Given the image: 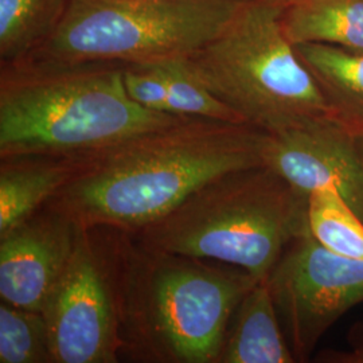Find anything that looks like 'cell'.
I'll list each match as a JSON object with an SVG mask.
<instances>
[{
  "instance_id": "10",
  "label": "cell",
  "mask_w": 363,
  "mask_h": 363,
  "mask_svg": "<svg viewBox=\"0 0 363 363\" xmlns=\"http://www.w3.org/2000/svg\"><path fill=\"white\" fill-rule=\"evenodd\" d=\"M82 228L43 206L0 235V298L45 312L73 257Z\"/></svg>"
},
{
  "instance_id": "12",
  "label": "cell",
  "mask_w": 363,
  "mask_h": 363,
  "mask_svg": "<svg viewBox=\"0 0 363 363\" xmlns=\"http://www.w3.org/2000/svg\"><path fill=\"white\" fill-rule=\"evenodd\" d=\"M267 277L240 301L226 333L218 363H295Z\"/></svg>"
},
{
  "instance_id": "13",
  "label": "cell",
  "mask_w": 363,
  "mask_h": 363,
  "mask_svg": "<svg viewBox=\"0 0 363 363\" xmlns=\"http://www.w3.org/2000/svg\"><path fill=\"white\" fill-rule=\"evenodd\" d=\"M333 116L358 135H363V52L331 45L306 43L296 46Z\"/></svg>"
},
{
  "instance_id": "8",
  "label": "cell",
  "mask_w": 363,
  "mask_h": 363,
  "mask_svg": "<svg viewBox=\"0 0 363 363\" xmlns=\"http://www.w3.org/2000/svg\"><path fill=\"white\" fill-rule=\"evenodd\" d=\"M267 280L296 362H308L325 333L363 303V261L328 250L311 233L286 247Z\"/></svg>"
},
{
  "instance_id": "9",
  "label": "cell",
  "mask_w": 363,
  "mask_h": 363,
  "mask_svg": "<svg viewBox=\"0 0 363 363\" xmlns=\"http://www.w3.org/2000/svg\"><path fill=\"white\" fill-rule=\"evenodd\" d=\"M264 164L304 195L335 190L363 220L361 135L335 117L268 133Z\"/></svg>"
},
{
  "instance_id": "11",
  "label": "cell",
  "mask_w": 363,
  "mask_h": 363,
  "mask_svg": "<svg viewBox=\"0 0 363 363\" xmlns=\"http://www.w3.org/2000/svg\"><path fill=\"white\" fill-rule=\"evenodd\" d=\"M82 156H21L0 163V235L30 218L77 174Z\"/></svg>"
},
{
  "instance_id": "4",
  "label": "cell",
  "mask_w": 363,
  "mask_h": 363,
  "mask_svg": "<svg viewBox=\"0 0 363 363\" xmlns=\"http://www.w3.org/2000/svg\"><path fill=\"white\" fill-rule=\"evenodd\" d=\"M128 234L145 247L233 265L262 280L286 247L310 234L308 196L265 164L237 169Z\"/></svg>"
},
{
  "instance_id": "3",
  "label": "cell",
  "mask_w": 363,
  "mask_h": 363,
  "mask_svg": "<svg viewBox=\"0 0 363 363\" xmlns=\"http://www.w3.org/2000/svg\"><path fill=\"white\" fill-rule=\"evenodd\" d=\"M183 118L135 103L121 64L0 66V159L91 155Z\"/></svg>"
},
{
  "instance_id": "17",
  "label": "cell",
  "mask_w": 363,
  "mask_h": 363,
  "mask_svg": "<svg viewBox=\"0 0 363 363\" xmlns=\"http://www.w3.org/2000/svg\"><path fill=\"white\" fill-rule=\"evenodd\" d=\"M0 363H52L43 312L0 304Z\"/></svg>"
},
{
  "instance_id": "5",
  "label": "cell",
  "mask_w": 363,
  "mask_h": 363,
  "mask_svg": "<svg viewBox=\"0 0 363 363\" xmlns=\"http://www.w3.org/2000/svg\"><path fill=\"white\" fill-rule=\"evenodd\" d=\"M286 0H245L220 33L183 57L190 74L267 133L334 117L283 26Z\"/></svg>"
},
{
  "instance_id": "19",
  "label": "cell",
  "mask_w": 363,
  "mask_h": 363,
  "mask_svg": "<svg viewBox=\"0 0 363 363\" xmlns=\"http://www.w3.org/2000/svg\"><path fill=\"white\" fill-rule=\"evenodd\" d=\"M361 147H362V152H363V135H361Z\"/></svg>"
},
{
  "instance_id": "18",
  "label": "cell",
  "mask_w": 363,
  "mask_h": 363,
  "mask_svg": "<svg viewBox=\"0 0 363 363\" xmlns=\"http://www.w3.org/2000/svg\"><path fill=\"white\" fill-rule=\"evenodd\" d=\"M347 349L323 350L316 355L320 363H363V323H357L349 333Z\"/></svg>"
},
{
  "instance_id": "2",
  "label": "cell",
  "mask_w": 363,
  "mask_h": 363,
  "mask_svg": "<svg viewBox=\"0 0 363 363\" xmlns=\"http://www.w3.org/2000/svg\"><path fill=\"white\" fill-rule=\"evenodd\" d=\"M106 230L116 279L121 358L218 363L234 311L259 279L233 265L157 250L125 232Z\"/></svg>"
},
{
  "instance_id": "1",
  "label": "cell",
  "mask_w": 363,
  "mask_h": 363,
  "mask_svg": "<svg viewBox=\"0 0 363 363\" xmlns=\"http://www.w3.org/2000/svg\"><path fill=\"white\" fill-rule=\"evenodd\" d=\"M268 133L187 117L91 155L45 205L84 229L135 233L222 175L264 164Z\"/></svg>"
},
{
  "instance_id": "15",
  "label": "cell",
  "mask_w": 363,
  "mask_h": 363,
  "mask_svg": "<svg viewBox=\"0 0 363 363\" xmlns=\"http://www.w3.org/2000/svg\"><path fill=\"white\" fill-rule=\"evenodd\" d=\"M69 0H0V62L23 60L60 25Z\"/></svg>"
},
{
  "instance_id": "6",
  "label": "cell",
  "mask_w": 363,
  "mask_h": 363,
  "mask_svg": "<svg viewBox=\"0 0 363 363\" xmlns=\"http://www.w3.org/2000/svg\"><path fill=\"white\" fill-rule=\"evenodd\" d=\"M244 1L69 0L52 35L16 62L130 65L186 57L214 38Z\"/></svg>"
},
{
  "instance_id": "16",
  "label": "cell",
  "mask_w": 363,
  "mask_h": 363,
  "mask_svg": "<svg viewBox=\"0 0 363 363\" xmlns=\"http://www.w3.org/2000/svg\"><path fill=\"white\" fill-rule=\"evenodd\" d=\"M308 226L320 245L339 256L363 261V220L335 190L308 195Z\"/></svg>"
},
{
  "instance_id": "7",
  "label": "cell",
  "mask_w": 363,
  "mask_h": 363,
  "mask_svg": "<svg viewBox=\"0 0 363 363\" xmlns=\"http://www.w3.org/2000/svg\"><path fill=\"white\" fill-rule=\"evenodd\" d=\"M52 363H116L123 354L109 238L84 229L45 310Z\"/></svg>"
},
{
  "instance_id": "14",
  "label": "cell",
  "mask_w": 363,
  "mask_h": 363,
  "mask_svg": "<svg viewBox=\"0 0 363 363\" xmlns=\"http://www.w3.org/2000/svg\"><path fill=\"white\" fill-rule=\"evenodd\" d=\"M283 26L295 46L322 43L363 52V0H286Z\"/></svg>"
}]
</instances>
